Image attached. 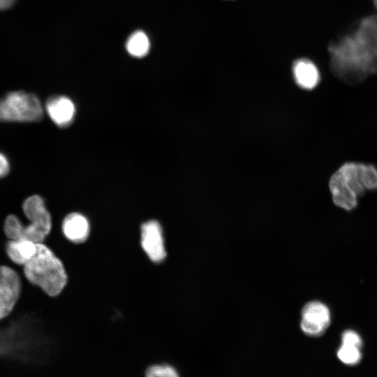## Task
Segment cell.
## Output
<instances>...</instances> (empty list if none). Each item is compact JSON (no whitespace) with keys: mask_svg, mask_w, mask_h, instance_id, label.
<instances>
[{"mask_svg":"<svg viewBox=\"0 0 377 377\" xmlns=\"http://www.w3.org/2000/svg\"><path fill=\"white\" fill-rule=\"evenodd\" d=\"M329 188L334 204L350 211L367 190L377 189V169L371 164L347 162L331 176Z\"/></svg>","mask_w":377,"mask_h":377,"instance_id":"obj_1","label":"cell"},{"mask_svg":"<svg viewBox=\"0 0 377 377\" xmlns=\"http://www.w3.org/2000/svg\"><path fill=\"white\" fill-rule=\"evenodd\" d=\"M36 254L23 265V274L31 284L55 297L66 287L68 276L63 261L44 243L36 244Z\"/></svg>","mask_w":377,"mask_h":377,"instance_id":"obj_2","label":"cell"},{"mask_svg":"<svg viewBox=\"0 0 377 377\" xmlns=\"http://www.w3.org/2000/svg\"><path fill=\"white\" fill-rule=\"evenodd\" d=\"M43 105L34 94L11 91L0 98V121L29 123L43 117Z\"/></svg>","mask_w":377,"mask_h":377,"instance_id":"obj_3","label":"cell"},{"mask_svg":"<svg viewBox=\"0 0 377 377\" xmlns=\"http://www.w3.org/2000/svg\"><path fill=\"white\" fill-rule=\"evenodd\" d=\"M27 224H22L17 239H26L34 243H43L52 228V219L43 198L38 195L28 197L22 204Z\"/></svg>","mask_w":377,"mask_h":377,"instance_id":"obj_4","label":"cell"},{"mask_svg":"<svg viewBox=\"0 0 377 377\" xmlns=\"http://www.w3.org/2000/svg\"><path fill=\"white\" fill-rule=\"evenodd\" d=\"M22 290V279L12 267L0 266V320L8 316L16 304Z\"/></svg>","mask_w":377,"mask_h":377,"instance_id":"obj_5","label":"cell"},{"mask_svg":"<svg viewBox=\"0 0 377 377\" xmlns=\"http://www.w3.org/2000/svg\"><path fill=\"white\" fill-rule=\"evenodd\" d=\"M330 311L328 307L319 301H311L302 310L300 327L309 337H319L330 324Z\"/></svg>","mask_w":377,"mask_h":377,"instance_id":"obj_6","label":"cell"},{"mask_svg":"<svg viewBox=\"0 0 377 377\" xmlns=\"http://www.w3.org/2000/svg\"><path fill=\"white\" fill-rule=\"evenodd\" d=\"M141 246L151 261L161 263L165 258L163 231L158 221L151 220L141 226Z\"/></svg>","mask_w":377,"mask_h":377,"instance_id":"obj_7","label":"cell"},{"mask_svg":"<svg viewBox=\"0 0 377 377\" xmlns=\"http://www.w3.org/2000/svg\"><path fill=\"white\" fill-rule=\"evenodd\" d=\"M45 110L51 120L59 127L70 126L75 115L73 101L64 96H53L45 103Z\"/></svg>","mask_w":377,"mask_h":377,"instance_id":"obj_8","label":"cell"},{"mask_svg":"<svg viewBox=\"0 0 377 377\" xmlns=\"http://www.w3.org/2000/svg\"><path fill=\"white\" fill-rule=\"evenodd\" d=\"M89 223L87 219L78 212L67 214L62 221L61 230L65 239L71 243L81 244L89 235Z\"/></svg>","mask_w":377,"mask_h":377,"instance_id":"obj_9","label":"cell"},{"mask_svg":"<svg viewBox=\"0 0 377 377\" xmlns=\"http://www.w3.org/2000/svg\"><path fill=\"white\" fill-rule=\"evenodd\" d=\"M293 73L297 84L304 89H313L320 80L317 67L306 59L297 60L293 66Z\"/></svg>","mask_w":377,"mask_h":377,"instance_id":"obj_10","label":"cell"},{"mask_svg":"<svg viewBox=\"0 0 377 377\" xmlns=\"http://www.w3.org/2000/svg\"><path fill=\"white\" fill-rule=\"evenodd\" d=\"M36 244L26 239H8L6 252L9 259L15 264L23 266L36 254Z\"/></svg>","mask_w":377,"mask_h":377,"instance_id":"obj_11","label":"cell"},{"mask_svg":"<svg viewBox=\"0 0 377 377\" xmlns=\"http://www.w3.org/2000/svg\"><path fill=\"white\" fill-rule=\"evenodd\" d=\"M150 42L147 34L142 31L133 32L128 38L126 49L129 54L136 58L145 57L149 50Z\"/></svg>","mask_w":377,"mask_h":377,"instance_id":"obj_12","label":"cell"},{"mask_svg":"<svg viewBox=\"0 0 377 377\" xmlns=\"http://www.w3.org/2000/svg\"><path fill=\"white\" fill-rule=\"evenodd\" d=\"M362 347L350 343H342L337 351L339 360L347 365H355L362 358L360 349Z\"/></svg>","mask_w":377,"mask_h":377,"instance_id":"obj_13","label":"cell"},{"mask_svg":"<svg viewBox=\"0 0 377 377\" xmlns=\"http://www.w3.org/2000/svg\"><path fill=\"white\" fill-rule=\"evenodd\" d=\"M146 375L149 377H176L178 374L173 367L166 364H161L149 367Z\"/></svg>","mask_w":377,"mask_h":377,"instance_id":"obj_14","label":"cell"},{"mask_svg":"<svg viewBox=\"0 0 377 377\" xmlns=\"http://www.w3.org/2000/svg\"><path fill=\"white\" fill-rule=\"evenodd\" d=\"M342 343H350L362 346V341L357 333L352 330H347L342 334Z\"/></svg>","mask_w":377,"mask_h":377,"instance_id":"obj_15","label":"cell"},{"mask_svg":"<svg viewBox=\"0 0 377 377\" xmlns=\"http://www.w3.org/2000/svg\"><path fill=\"white\" fill-rule=\"evenodd\" d=\"M10 171V163L7 157L0 152V178L6 176Z\"/></svg>","mask_w":377,"mask_h":377,"instance_id":"obj_16","label":"cell"},{"mask_svg":"<svg viewBox=\"0 0 377 377\" xmlns=\"http://www.w3.org/2000/svg\"><path fill=\"white\" fill-rule=\"evenodd\" d=\"M16 0H0V10H6L10 8Z\"/></svg>","mask_w":377,"mask_h":377,"instance_id":"obj_17","label":"cell"},{"mask_svg":"<svg viewBox=\"0 0 377 377\" xmlns=\"http://www.w3.org/2000/svg\"><path fill=\"white\" fill-rule=\"evenodd\" d=\"M33 339H34V338H33ZM36 347H37V346H36ZM38 353H39V352H38ZM40 361H41V360H40ZM41 367H42V369H43L44 367H43V366L42 362H41ZM43 371H44V372H45V369H43Z\"/></svg>","mask_w":377,"mask_h":377,"instance_id":"obj_18","label":"cell"},{"mask_svg":"<svg viewBox=\"0 0 377 377\" xmlns=\"http://www.w3.org/2000/svg\"><path fill=\"white\" fill-rule=\"evenodd\" d=\"M25 338H26V337H25ZM27 343H28V342H27ZM28 344H29V343H28ZM32 359H33V358H32ZM34 368H35L36 371H37V370L38 371V369H40V368H36V369L35 367H34ZM40 369H39V371H40Z\"/></svg>","mask_w":377,"mask_h":377,"instance_id":"obj_19","label":"cell"}]
</instances>
